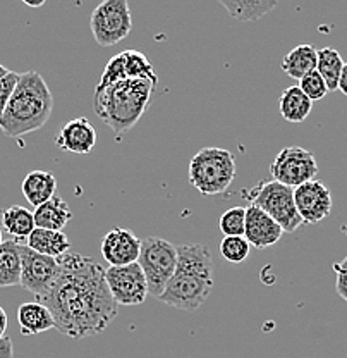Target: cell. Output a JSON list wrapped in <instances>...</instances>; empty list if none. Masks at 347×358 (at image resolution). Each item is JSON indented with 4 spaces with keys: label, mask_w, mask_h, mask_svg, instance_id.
I'll list each match as a JSON object with an SVG mask.
<instances>
[{
    "label": "cell",
    "mask_w": 347,
    "mask_h": 358,
    "mask_svg": "<svg viewBox=\"0 0 347 358\" xmlns=\"http://www.w3.org/2000/svg\"><path fill=\"white\" fill-rule=\"evenodd\" d=\"M57 260V275L35 300L50 310L61 334L83 339L103 333L119 307L105 281V268L80 253H66Z\"/></svg>",
    "instance_id": "6da1fadb"
},
{
    "label": "cell",
    "mask_w": 347,
    "mask_h": 358,
    "mask_svg": "<svg viewBox=\"0 0 347 358\" xmlns=\"http://www.w3.org/2000/svg\"><path fill=\"white\" fill-rule=\"evenodd\" d=\"M214 289V259L207 245L186 243L177 246V266L162 296L167 307L195 312Z\"/></svg>",
    "instance_id": "7a4b0ae2"
},
{
    "label": "cell",
    "mask_w": 347,
    "mask_h": 358,
    "mask_svg": "<svg viewBox=\"0 0 347 358\" xmlns=\"http://www.w3.org/2000/svg\"><path fill=\"white\" fill-rule=\"evenodd\" d=\"M54 96L43 76L36 71L22 73L0 121V129L9 138L42 129L50 119Z\"/></svg>",
    "instance_id": "3957f363"
},
{
    "label": "cell",
    "mask_w": 347,
    "mask_h": 358,
    "mask_svg": "<svg viewBox=\"0 0 347 358\" xmlns=\"http://www.w3.org/2000/svg\"><path fill=\"white\" fill-rule=\"evenodd\" d=\"M155 87L148 80H126L107 88H95L93 109L119 140L148 110Z\"/></svg>",
    "instance_id": "277c9868"
},
{
    "label": "cell",
    "mask_w": 347,
    "mask_h": 358,
    "mask_svg": "<svg viewBox=\"0 0 347 358\" xmlns=\"http://www.w3.org/2000/svg\"><path fill=\"white\" fill-rule=\"evenodd\" d=\"M188 178L201 195H220L236 178V159L227 148L205 147L189 160Z\"/></svg>",
    "instance_id": "5b68a950"
},
{
    "label": "cell",
    "mask_w": 347,
    "mask_h": 358,
    "mask_svg": "<svg viewBox=\"0 0 347 358\" xmlns=\"http://www.w3.org/2000/svg\"><path fill=\"white\" fill-rule=\"evenodd\" d=\"M244 196L249 205H255L270 215L282 227L283 233H294L303 224L294 201V189L289 186H283L274 179H267L246 192Z\"/></svg>",
    "instance_id": "8992f818"
},
{
    "label": "cell",
    "mask_w": 347,
    "mask_h": 358,
    "mask_svg": "<svg viewBox=\"0 0 347 358\" xmlns=\"http://www.w3.org/2000/svg\"><path fill=\"white\" fill-rule=\"evenodd\" d=\"M141 271L147 278L148 294L158 300L169 285L177 266V246L163 238L148 236L141 240V252L138 259Z\"/></svg>",
    "instance_id": "52a82bcc"
},
{
    "label": "cell",
    "mask_w": 347,
    "mask_h": 358,
    "mask_svg": "<svg viewBox=\"0 0 347 358\" xmlns=\"http://www.w3.org/2000/svg\"><path fill=\"white\" fill-rule=\"evenodd\" d=\"M89 28L100 47H112L128 38L133 29L128 0H103L98 3L89 17Z\"/></svg>",
    "instance_id": "ba28073f"
},
{
    "label": "cell",
    "mask_w": 347,
    "mask_h": 358,
    "mask_svg": "<svg viewBox=\"0 0 347 358\" xmlns=\"http://www.w3.org/2000/svg\"><path fill=\"white\" fill-rule=\"evenodd\" d=\"M316 174H318V162L315 155L303 147L282 148L270 166L272 179L293 189L313 181Z\"/></svg>",
    "instance_id": "9c48e42d"
},
{
    "label": "cell",
    "mask_w": 347,
    "mask_h": 358,
    "mask_svg": "<svg viewBox=\"0 0 347 358\" xmlns=\"http://www.w3.org/2000/svg\"><path fill=\"white\" fill-rule=\"evenodd\" d=\"M105 281L117 305L136 307L147 300L148 285L140 264L105 268Z\"/></svg>",
    "instance_id": "30bf717a"
},
{
    "label": "cell",
    "mask_w": 347,
    "mask_h": 358,
    "mask_svg": "<svg viewBox=\"0 0 347 358\" xmlns=\"http://www.w3.org/2000/svg\"><path fill=\"white\" fill-rule=\"evenodd\" d=\"M21 253V288L40 296L47 291L59 272V260L33 252L20 243Z\"/></svg>",
    "instance_id": "8fae6325"
},
{
    "label": "cell",
    "mask_w": 347,
    "mask_h": 358,
    "mask_svg": "<svg viewBox=\"0 0 347 358\" xmlns=\"http://www.w3.org/2000/svg\"><path fill=\"white\" fill-rule=\"evenodd\" d=\"M297 214L303 224H318L327 219L332 212V193L322 181L304 182L294 189Z\"/></svg>",
    "instance_id": "7c38bea8"
},
{
    "label": "cell",
    "mask_w": 347,
    "mask_h": 358,
    "mask_svg": "<svg viewBox=\"0 0 347 358\" xmlns=\"http://www.w3.org/2000/svg\"><path fill=\"white\" fill-rule=\"evenodd\" d=\"M140 252L141 240L124 227H114L102 238V257L110 267H124L138 262Z\"/></svg>",
    "instance_id": "4fadbf2b"
},
{
    "label": "cell",
    "mask_w": 347,
    "mask_h": 358,
    "mask_svg": "<svg viewBox=\"0 0 347 358\" xmlns=\"http://www.w3.org/2000/svg\"><path fill=\"white\" fill-rule=\"evenodd\" d=\"M283 229L274 219L255 205L246 207V227L244 238L248 243L258 250L270 248L281 241Z\"/></svg>",
    "instance_id": "5bb4252c"
},
{
    "label": "cell",
    "mask_w": 347,
    "mask_h": 358,
    "mask_svg": "<svg viewBox=\"0 0 347 358\" xmlns=\"http://www.w3.org/2000/svg\"><path fill=\"white\" fill-rule=\"evenodd\" d=\"M55 145L69 154H89L96 145V129L87 117H76L62 124L55 136Z\"/></svg>",
    "instance_id": "9a60e30c"
},
{
    "label": "cell",
    "mask_w": 347,
    "mask_h": 358,
    "mask_svg": "<svg viewBox=\"0 0 347 358\" xmlns=\"http://www.w3.org/2000/svg\"><path fill=\"white\" fill-rule=\"evenodd\" d=\"M17 322H20L21 334L35 336L45 331L55 329L54 317L50 310L40 301H26L17 308Z\"/></svg>",
    "instance_id": "2e32d148"
},
{
    "label": "cell",
    "mask_w": 347,
    "mask_h": 358,
    "mask_svg": "<svg viewBox=\"0 0 347 358\" xmlns=\"http://www.w3.org/2000/svg\"><path fill=\"white\" fill-rule=\"evenodd\" d=\"M21 192L33 207H40L45 201L54 199L57 192V179L48 171H31L22 179Z\"/></svg>",
    "instance_id": "e0dca14e"
},
{
    "label": "cell",
    "mask_w": 347,
    "mask_h": 358,
    "mask_svg": "<svg viewBox=\"0 0 347 358\" xmlns=\"http://www.w3.org/2000/svg\"><path fill=\"white\" fill-rule=\"evenodd\" d=\"M35 226L48 231H64L66 226L73 219V210L69 203L61 196H54L43 205L35 208Z\"/></svg>",
    "instance_id": "ac0fdd59"
},
{
    "label": "cell",
    "mask_w": 347,
    "mask_h": 358,
    "mask_svg": "<svg viewBox=\"0 0 347 358\" xmlns=\"http://www.w3.org/2000/svg\"><path fill=\"white\" fill-rule=\"evenodd\" d=\"M26 246L42 255L61 259L62 255L69 253L71 241L64 231H48L35 227V231L26 240Z\"/></svg>",
    "instance_id": "d6986e66"
},
{
    "label": "cell",
    "mask_w": 347,
    "mask_h": 358,
    "mask_svg": "<svg viewBox=\"0 0 347 358\" xmlns=\"http://www.w3.org/2000/svg\"><path fill=\"white\" fill-rule=\"evenodd\" d=\"M316 62H318V50L313 45L303 43L294 47L287 55H283L281 67L287 76L301 81L309 73L316 71Z\"/></svg>",
    "instance_id": "ffe728a7"
},
{
    "label": "cell",
    "mask_w": 347,
    "mask_h": 358,
    "mask_svg": "<svg viewBox=\"0 0 347 358\" xmlns=\"http://www.w3.org/2000/svg\"><path fill=\"white\" fill-rule=\"evenodd\" d=\"M279 110L287 122L293 124H301L308 119L313 110V102L304 95L300 87H289L281 93L279 100Z\"/></svg>",
    "instance_id": "44dd1931"
},
{
    "label": "cell",
    "mask_w": 347,
    "mask_h": 358,
    "mask_svg": "<svg viewBox=\"0 0 347 358\" xmlns=\"http://www.w3.org/2000/svg\"><path fill=\"white\" fill-rule=\"evenodd\" d=\"M21 285V253L16 240H7L0 245V288H13Z\"/></svg>",
    "instance_id": "7402d4cb"
},
{
    "label": "cell",
    "mask_w": 347,
    "mask_h": 358,
    "mask_svg": "<svg viewBox=\"0 0 347 358\" xmlns=\"http://www.w3.org/2000/svg\"><path fill=\"white\" fill-rule=\"evenodd\" d=\"M230 17L237 21H258L277 7L275 0H220Z\"/></svg>",
    "instance_id": "603a6c76"
},
{
    "label": "cell",
    "mask_w": 347,
    "mask_h": 358,
    "mask_svg": "<svg viewBox=\"0 0 347 358\" xmlns=\"http://www.w3.org/2000/svg\"><path fill=\"white\" fill-rule=\"evenodd\" d=\"M2 226L14 240H28V236L36 227L35 215L26 207L13 205L2 210Z\"/></svg>",
    "instance_id": "cb8c5ba5"
},
{
    "label": "cell",
    "mask_w": 347,
    "mask_h": 358,
    "mask_svg": "<svg viewBox=\"0 0 347 358\" xmlns=\"http://www.w3.org/2000/svg\"><path fill=\"white\" fill-rule=\"evenodd\" d=\"M346 62L342 61V55L335 48L325 47L318 50V62H316V71L325 81L328 92L339 90V80H341L342 69Z\"/></svg>",
    "instance_id": "d4e9b609"
},
{
    "label": "cell",
    "mask_w": 347,
    "mask_h": 358,
    "mask_svg": "<svg viewBox=\"0 0 347 358\" xmlns=\"http://www.w3.org/2000/svg\"><path fill=\"white\" fill-rule=\"evenodd\" d=\"M121 54L128 80H148L155 85L158 83V76L155 74L152 62L148 61V57L143 52L129 48V50L121 52Z\"/></svg>",
    "instance_id": "484cf974"
},
{
    "label": "cell",
    "mask_w": 347,
    "mask_h": 358,
    "mask_svg": "<svg viewBox=\"0 0 347 358\" xmlns=\"http://www.w3.org/2000/svg\"><path fill=\"white\" fill-rule=\"evenodd\" d=\"M251 245L244 236H223L220 241V253L227 262L242 264L249 255Z\"/></svg>",
    "instance_id": "4316f807"
},
{
    "label": "cell",
    "mask_w": 347,
    "mask_h": 358,
    "mask_svg": "<svg viewBox=\"0 0 347 358\" xmlns=\"http://www.w3.org/2000/svg\"><path fill=\"white\" fill-rule=\"evenodd\" d=\"M220 231L226 236H244L246 207H230L220 217Z\"/></svg>",
    "instance_id": "83f0119b"
},
{
    "label": "cell",
    "mask_w": 347,
    "mask_h": 358,
    "mask_svg": "<svg viewBox=\"0 0 347 358\" xmlns=\"http://www.w3.org/2000/svg\"><path fill=\"white\" fill-rule=\"evenodd\" d=\"M126 80H128V76H126L122 54H117V55H114L109 62H107L105 69H103L102 78H100L96 88H107V87H110V85H115V83H119V81H126Z\"/></svg>",
    "instance_id": "f1b7e54d"
},
{
    "label": "cell",
    "mask_w": 347,
    "mask_h": 358,
    "mask_svg": "<svg viewBox=\"0 0 347 358\" xmlns=\"http://www.w3.org/2000/svg\"><path fill=\"white\" fill-rule=\"evenodd\" d=\"M297 87L303 90V93L309 100H311V102L325 99V95L328 93L325 81H323V78L320 76L318 71H313V73H309L308 76H304L303 80L300 81Z\"/></svg>",
    "instance_id": "f546056e"
},
{
    "label": "cell",
    "mask_w": 347,
    "mask_h": 358,
    "mask_svg": "<svg viewBox=\"0 0 347 358\" xmlns=\"http://www.w3.org/2000/svg\"><path fill=\"white\" fill-rule=\"evenodd\" d=\"M20 73H14V71H9L6 74L2 81H0V121H2V115L6 112L7 106H9V100L13 96L14 90H16L17 83H20Z\"/></svg>",
    "instance_id": "4dcf8cb0"
},
{
    "label": "cell",
    "mask_w": 347,
    "mask_h": 358,
    "mask_svg": "<svg viewBox=\"0 0 347 358\" xmlns=\"http://www.w3.org/2000/svg\"><path fill=\"white\" fill-rule=\"evenodd\" d=\"M335 271V289H337L339 296L347 301V257L341 262L334 264Z\"/></svg>",
    "instance_id": "1f68e13d"
},
{
    "label": "cell",
    "mask_w": 347,
    "mask_h": 358,
    "mask_svg": "<svg viewBox=\"0 0 347 358\" xmlns=\"http://www.w3.org/2000/svg\"><path fill=\"white\" fill-rule=\"evenodd\" d=\"M0 358H14V345L9 336L0 338Z\"/></svg>",
    "instance_id": "d6a6232c"
},
{
    "label": "cell",
    "mask_w": 347,
    "mask_h": 358,
    "mask_svg": "<svg viewBox=\"0 0 347 358\" xmlns=\"http://www.w3.org/2000/svg\"><path fill=\"white\" fill-rule=\"evenodd\" d=\"M7 327H9V317H7V312L3 310V307L0 305V338L6 336Z\"/></svg>",
    "instance_id": "836d02e7"
},
{
    "label": "cell",
    "mask_w": 347,
    "mask_h": 358,
    "mask_svg": "<svg viewBox=\"0 0 347 358\" xmlns=\"http://www.w3.org/2000/svg\"><path fill=\"white\" fill-rule=\"evenodd\" d=\"M339 90L347 96V64H344V69H342L341 80H339Z\"/></svg>",
    "instance_id": "e575fe53"
},
{
    "label": "cell",
    "mask_w": 347,
    "mask_h": 358,
    "mask_svg": "<svg viewBox=\"0 0 347 358\" xmlns=\"http://www.w3.org/2000/svg\"><path fill=\"white\" fill-rule=\"evenodd\" d=\"M24 3L26 6H29V7H42L43 6V0H40V2H29V0H24Z\"/></svg>",
    "instance_id": "d590c367"
},
{
    "label": "cell",
    "mask_w": 347,
    "mask_h": 358,
    "mask_svg": "<svg viewBox=\"0 0 347 358\" xmlns=\"http://www.w3.org/2000/svg\"><path fill=\"white\" fill-rule=\"evenodd\" d=\"M7 73H9V69H7L6 66L0 64V81H2L3 78H6V74H7Z\"/></svg>",
    "instance_id": "8d00e7d4"
},
{
    "label": "cell",
    "mask_w": 347,
    "mask_h": 358,
    "mask_svg": "<svg viewBox=\"0 0 347 358\" xmlns=\"http://www.w3.org/2000/svg\"><path fill=\"white\" fill-rule=\"evenodd\" d=\"M3 243V231H2V227H0V245Z\"/></svg>",
    "instance_id": "74e56055"
}]
</instances>
